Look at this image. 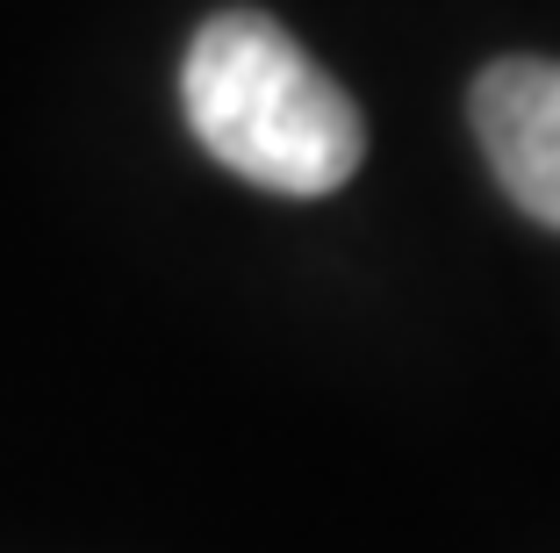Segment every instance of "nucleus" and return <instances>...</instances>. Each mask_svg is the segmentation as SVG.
Wrapping results in <instances>:
<instances>
[{
    "mask_svg": "<svg viewBox=\"0 0 560 553\" xmlns=\"http://www.w3.org/2000/svg\"><path fill=\"white\" fill-rule=\"evenodd\" d=\"M180 108L195 145L266 195H330L366 159L352 94L259 8H223L195 30Z\"/></svg>",
    "mask_w": 560,
    "mask_h": 553,
    "instance_id": "obj_1",
    "label": "nucleus"
},
{
    "mask_svg": "<svg viewBox=\"0 0 560 553\" xmlns=\"http://www.w3.org/2000/svg\"><path fill=\"white\" fill-rule=\"evenodd\" d=\"M467 123L495 187L560 230V58H495L467 87Z\"/></svg>",
    "mask_w": 560,
    "mask_h": 553,
    "instance_id": "obj_2",
    "label": "nucleus"
}]
</instances>
